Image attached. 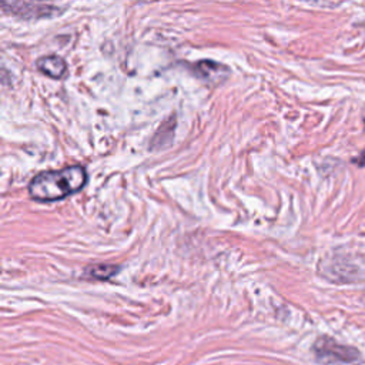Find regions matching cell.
I'll return each mask as SVG.
<instances>
[{
	"mask_svg": "<svg viewBox=\"0 0 365 365\" xmlns=\"http://www.w3.org/2000/svg\"><path fill=\"white\" fill-rule=\"evenodd\" d=\"M87 182V173L81 165H68L61 170H48L36 174L29 182V194L33 200L50 202L61 200Z\"/></svg>",
	"mask_w": 365,
	"mask_h": 365,
	"instance_id": "1",
	"label": "cell"
},
{
	"mask_svg": "<svg viewBox=\"0 0 365 365\" xmlns=\"http://www.w3.org/2000/svg\"><path fill=\"white\" fill-rule=\"evenodd\" d=\"M312 352L324 364H352L361 356L354 346L339 344L329 336H319L312 345Z\"/></svg>",
	"mask_w": 365,
	"mask_h": 365,
	"instance_id": "2",
	"label": "cell"
},
{
	"mask_svg": "<svg viewBox=\"0 0 365 365\" xmlns=\"http://www.w3.org/2000/svg\"><path fill=\"white\" fill-rule=\"evenodd\" d=\"M1 9L6 13L23 17V19H40L50 17L58 11V7L40 1H3Z\"/></svg>",
	"mask_w": 365,
	"mask_h": 365,
	"instance_id": "3",
	"label": "cell"
},
{
	"mask_svg": "<svg viewBox=\"0 0 365 365\" xmlns=\"http://www.w3.org/2000/svg\"><path fill=\"white\" fill-rule=\"evenodd\" d=\"M194 71L207 83L211 84H220L222 83L228 76L230 70L224 64H220L212 60H201L194 64Z\"/></svg>",
	"mask_w": 365,
	"mask_h": 365,
	"instance_id": "4",
	"label": "cell"
},
{
	"mask_svg": "<svg viewBox=\"0 0 365 365\" xmlns=\"http://www.w3.org/2000/svg\"><path fill=\"white\" fill-rule=\"evenodd\" d=\"M37 68L48 77L61 78L67 71L66 61L58 56H43L36 61Z\"/></svg>",
	"mask_w": 365,
	"mask_h": 365,
	"instance_id": "5",
	"label": "cell"
},
{
	"mask_svg": "<svg viewBox=\"0 0 365 365\" xmlns=\"http://www.w3.org/2000/svg\"><path fill=\"white\" fill-rule=\"evenodd\" d=\"M118 271V267L114 264H96L86 268V274L94 279H108Z\"/></svg>",
	"mask_w": 365,
	"mask_h": 365,
	"instance_id": "6",
	"label": "cell"
},
{
	"mask_svg": "<svg viewBox=\"0 0 365 365\" xmlns=\"http://www.w3.org/2000/svg\"><path fill=\"white\" fill-rule=\"evenodd\" d=\"M354 163L358 164V165H361V167H365V150H364L358 157L354 158Z\"/></svg>",
	"mask_w": 365,
	"mask_h": 365,
	"instance_id": "7",
	"label": "cell"
}]
</instances>
